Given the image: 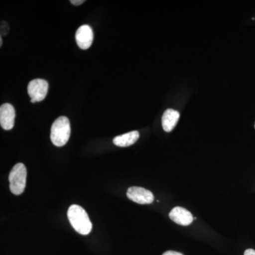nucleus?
I'll list each match as a JSON object with an SVG mask.
<instances>
[{"mask_svg":"<svg viewBox=\"0 0 255 255\" xmlns=\"http://www.w3.org/2000/svg\"></svg>","mask_w":255,"mask_h":255,"instance_id":"dca6fc26","label":"nucleus"},{"mask_svg":"<svg viewBox=\"0 0 255 255\" xmlns=\"http://www.w3.org/2000/svg\"><path fill=\"white\" fill-rule=\"evenodd\" d=\"M244 255H255V251L253 249H248L245 251Z\"/></svg>","mask_w":255,"mask_h":255,"instance_id":"4468645a","label":"nucleus"},{"mask_svg":"<svg viewBox=\"0 0 255 255\" xmlns=\"http://www.w3.org/2000/svg\"><path fill=\"white\" fill-rule=\"evenodd\" d=\"M162 255H182V253H177V252L175 251H167L164 253Z\"/></svg>","mask_w":255,"mask_h":255,"instance_id":"ddd939ff","label":"nucleus"},{"mask_svg":"<svg viewBox=\"0 0 255 255\" xmlns=\"http://www.w3.org/2000/svg\"><path fill=\"white\" fill-rule=\"evenodd\" d=\"M2 46V38H0V46Z\"/></svg>","mask_w":255,"mask_h":255,"instance_id":"2eb2a0df","label":"nucleus"},{"mask_svg":"<svg viewBox=\"0 0 255 255\" xmlns=\"http://www.w3.org/2000/svg\"><path fill=\"white\" fill-rule=\"evenodd\" d=\"M127 194L130 200L139 204H150L154 201L152 193L142 187H130L128 189Z\"/></svg>","mask_w":255,"mask_h":255,"instance_id":"39448f33","label":"nucleus"},{"mask_svg":"<svg viewBox=\"0 0 255 255\" xmlns=\"http://www.w3.org/2000/svg\"><path fill=\"white\" fill-rule=\"evenodd\" d=\"M179 117L180 115L177 111L171 109L166 110L162 117V125L164 131H172L177 125Z\"/></svg>","mask_w":255,"mask_h":255,"instance_id":"1a4fd4ad","label":"nucleus"},{"mask_svg":"<svg viewBox=\"0 0 255 255\" xmlns=\"http://www.w3.org/2000/svg\"><path fill=\"white\" fill-rule=\"evenodd\" d=\"M169 216L174 223L181 226H189L194 221V218L191 212L179 206L174 208L169 213Z\"/></svg>","mask_w":255,"mask_h":255,"instance_id":"6e6552de","label":"nucleus"},{"mask_svg":"<svg viewBox=\"0 0 255 255\" xmlns=\"http://www.w3.org/2000/svg\"><path fill=\"white\" fill-rule=\"evenodd\" d=\"M71 132L70 121L65 117H60L53 122L50 130V140L53 145L62 147L68 142Z\"/></svg>","mask_w":255,"mask_h":255,"instance_id":"f03ea898","label":"nucleus"},{"mask_svg":"<svg viewBox=\"0 0 255 255\" xmlns=\"http://www.w3.org/2000/svg\"><path fill=\"white\" fill-rule=\"evenodd\" d=\"M9 26H8L7 23L5 22V21H1V36H5V35L7 34L8 32H9Z\"/></svg>","mask_w":255,"mask_h":255,"instance_id":"9b49d317","label":"nucleus"},{"mask_svg":"<svg viewBox=\"0 0 255 255\" xmlns=\"http://www.w3.org/2000/svg\"><path fill=\"white\" fill-rule=\"evenodd\" d=\"M140 137V133L137 130L127 132L123 135H118L114 138L113 142L114 145L119 147H128L133 145L138 140Z\"/></svg>","mask_w":255,"mask_h":255,"instance_id":"9d476101","label":"nucleus"},{"mask_svg":"<svg viewBox=\"0 0 255 255\" xmlns=\"http://www.w3.org/2000/svg\"><path fill=\"white\" fill-rule=\"evenodd\" d=\"M68 218L74 229L82 236L90 234L92 224L85 210L78 205L70 206L68 211Z\"/></svg>","mask_w":255,"mask_h":255,"instance_id":"f257e3e1","label":"nucleus"},{"mask_svg":"<svg viewBox=\"0 0 255 255\" xmlns=\"http://www.w3.org/2000/svg\"><path fill=\"white\" fill-rule=\"evenodd\" d=\"M27 170L23 163H17L14 166L9 176V188L14 195L22 194L26 188Z\"/></svg>","mask_w":255,"mask_h":255,"instance_id":"7ed1b4c3","label":"nucleus"},{"mask_svg":"<svg viewBox=\"0 0 255 255\" xmlns=\"http://www.w3.org/2000/svg\"><path fill=\"white\" fill-rule=\"evenodd\" d=\"M27 91L31 103L41 102L46 98L48 92V83L43 79H36L29 82Z\"/></svg>","mask_w":255,"mask_h":255,"instance_id":"20e7f679","label":"nucleus"},{"mask_svg":"<svg viewBox=\"0 0 255 255\" xmlns=\"http://www.w3.org/2000/svg\"><path fill=\"white\" fill-rule=\"evenodd\" d=\"M15 110L10 104H4L0 107V124L3 129L11 130L14 126Z\"/></svg>","mask_w":255,"mask_h":255,"instance_id":"0eeeda50","label":"nucleus"},{"mask_svg":"<svg viewBox=\"0 0 255 255\" xmlns=\"http://www.w3.org/2000/svg\"><path fill=\"white\" fill-rule=\"evenodd\" d=\"M85 1V0H72V1H70V2L75 5V6H79V5L83 4Z\"/></svg>","mask_w":255,"mask_h":255,"instance_id":"f8f14e48","label":"nucleus"},{"mask_svg":"<svg viewBox=\"0 0 255 255\" xmlns=\"http://www.w3.org/2000/svg\"><path fill=\"white\" fill-rule=\"evenodd\" d=\"M75 38L78 46L81 49H88L93 42V30L89 25H82L77 30Z\"/></svg>","mask_w":255,"mask_h":255,"instance_id":"423d86ee","label":"nucleus"}]
</instances>
